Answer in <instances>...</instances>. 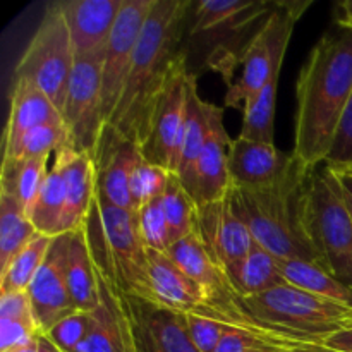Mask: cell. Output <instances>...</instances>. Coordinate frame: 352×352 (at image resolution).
I'll use <instances>...</instances> for the list:
<instances>
[{"label":"cell","instance_id":"1","mask_svg":"<svg viewBox=\"0 0 352 352\" xmlns=\"http://www.w3.org/2000/svg\"><path fill=\"white\" fill-rule=\"evenodd\" d=\"M352 96V28L333 24L316 41L296 85L294 155L311 168L322 167Z\"/></svg>","mask_w":352,"mask_h":352},{"label":"cell","instance_id":"2","mask_svg":"<svg viewBox=\"0 0 352 352\" xmlns=\"http://www.w3.org/2000/svg\"><path fill=\"white\" fill-rule=\"evenodd\" d=\"M192 2L155 0L134 52L133 65L109 124L140 144L146 143L158 98L182 55Z\"/></svg>","mask_w":352,"mask_h":352},{"label":"cell","instance_id":"3","mask_svg":"<svg viewBox=\"0 0 352 352\" xmlns=\"http://www.w3.org/2000/svg\"><path fill=\"white\" fill-rule=\"evenodd\" d=\"M313 170L292 155L291 167L277 182L260 189L234 188V195L244 222L261 248L278 260L311 261L322 267L305 227V195Z\"/></svg>","mask_w":352,"mask_h":352},{"label":"cell","instance_id":"4","mask_svg":"<svg viewBox=\"0 0 352 352\" xmlns=\"http://www.w3.org/2000/svg\"><path fill=\"white\" fill-rule=\"evenodd\" d=\"M85 226L93 261L117 291L124 296L155 302L148 250L138 232L136 215L112 205L96 191Z\"/></svg>","mask_w":352,"mask_h":352},{"label":"cell","instance_id":"5","mask_svg":"<svg viewBox=\"0 0 352 352\" xmlns=\"http://www.w3.org/2000/svg\"><path fill=\"white\" fill-rule=\"evenodd\" d=\"M305 227L322 267L352 289V219L336 175L327 165L309 175Z\"/></svg>","mask_w":352,"mask_h":352},{"label":"cell","instance_id":"6","mask_svg":"<svg viewBox=\"0 0 352 352\" xmlns=\"http://www.w3.org/2000/svg\"><path fill=\"white\" fill-rule=\"evenodd\" d=\"M243 306L256 322L299 339H323L352 327V308L329 301L284 284L253 298H243Z\"/></svg>","mask_w":352,"mask_h":352},{"label":"cell","instance_id":"7","mask_svg":"<svg viewBox=\"0 0 352 352\" xmlns=\"http://www.w3.org/2000/svg\"><path fill=\"white\" fill-rule=\"evenodd\" d=\"M311 3V0L275 2V9L239 58V78L227 85V107L244 109L260 95L274 76L280 74L292 30Z\"/></svg>","mask_w":352,"mask_h":352},{"label":"cell","instance_id":"8","mask_svg":"<svg viewBox=\"0 0 352 352\" xmlns=\"http://www.w3.org/2000/svg\"><path fill=\"white\" fill-rule=\"evenodd\" d=\"M74 64L76 55L60 2H52L45 7L43 17L17 62L12 78L33 81L62 113Z\"/></svg>","mask_w":352,"mask_h":352},{"label":"cell","instance_id":"9","mask_svg":"<svg viewBox=\"0 0 352 352\" xmlns=\"http://www.w3.org/2000/svg\"><path fill=\"white\" fill-rule=\"evenodd\" d=\"M105 54L78 58L74 64L62 120L67 127L72 150L93 155L105 127L102 98V72Z\"/></svg>","mask_w":352,"mask_h":352},{"label":"cell","instance_id":"10","mask_svg":"<svg viewBox=\"0 0 352 352\" xmlns=\"http://www.w3.org/2000/svg\"><path fill=\"white\" fill-rule=\"evenodd\" d=\"M189 74L191 72L188 69V58L182 52L158 98L151 117L150 134L146 143L141 148V153L148 162L165 168L170 174H177L179 162H181L182 136H184L186 112H188Z\"/></svg>","mask_w":352,"mask_h":352},{"label":"cell","instance_id":"11","mask_svg":"<svg viewBox=\"0 0 352 352\" xmlns=\"http://www.w3.org/2000/svg\"><path fill=\"white\" fill-rule=\"evenodd\" d=\"M196 230L213 258L222 265L232 284L236 285L241 267L256 241L237 208L234 186L227 196L219 201L198 206Z\"/></svg>","mask_w":352,"mask_h":352},{"label":"cell","instance_id":"12","mask_svg":"<svg viewBox=\"0 0 352 352\" xmlns=\"http://www.w3.org/2000/svg\"><path fill=\"white\" fill-rule=\"evenodd\" d=\"M153 6L155 0H124V6L110 34L102 72L103 113L107 124L119 105L133 65L138 41Z\"/></svg>","mask_w":352,"mask_h":352},{"label":"cell","instance_id":"13","mask_svg":"<svg viewBox=\"0 0 352 352\" xmlns=\"http://www.w3.org/2000/svg\"><path fill=\"white\" fill-rule=\"evenodd\" d=\"M138 352H199L188 330V318L158 302L124 296Z\"/></svg>","mask_w":352,"mask_h":352},{"label":"cell","instance_id":"14","mask_svg":"<svg viewBox=\"0 0 352 352\" xmlns=\"http://www.w3.org/2000/svg\"><path fill=\"white\" fill-rule=\"evenodd\" d=\"M67 246L69 234H62L52 241L43 265L28 289L34 322L41 336H45L55 323L64 320L65 316L78 311L65 275Z\"/></svg>","mask_w":352,"mask_h":352},{"label":"cell","instance_id":"15","mask_svg":"<svg viewBox=\"0 0 352 352\" xmlns=\"http://www.w3.org/2000/svg\"><path fill=\"white\" fill-rule=\"evenodd\" d=\"M143 157L140 144L124 136L116 127L105 124L91 158L95 164L96 191L112 205L133 212L131 177Z\"/></svg>","mask_w":352,"mask_h":352},{"label":"cell","instance_id":"16","mask_svg":"<svg viewBox=\"0 0 352 352\" xmlns=\"http://www.w3.org/2000/svg\"><path fill=\"white\" fill-rule=\"evenodd\" d=\"M148 263H150V278L151 285H153L155 302L186 316L215 320V322H222L232 327L230 320L223 313H220L215 306H212L201 287L192 278H189L170 260L167 253L148 250Z\"/></svg>","mask_w":352,"mask_h":352},{"label":"cell","instance_id":"17","mask_svg":"<svg viewBox=\"0 0 352 352\" xmlns=\"http://www.w3.org/2000/svg\"><path fill=\"white\" fill-rule=\"evenodd\" d=\"M124 0H64V19L78 58L103 55Z\"/></svg>","mask_w":352,"mask_h":352},{"label":"cell","instance_id":"18","mask_svg":"<svg viewBox=\"0 0 352 352\" xmlns=\"http://www.w3.org/2000/svg\"><path fill=\"white\" fill-rule=\"evenodd\" d=\"M96 268L100 302L91 311V330L78 352H138L122 294Z\"/></svg>","mask_w":352,"mask_h":352},{"label":"cell","instance_id":"19","mask_svg":"<svg viewBox=\"0 0 352 352\" xmlns=\"http://www.w3.org/2000/svg\"><path fill=\"white\" fill-rule=\"evenodd\" d=\"M292 164L275 144L236 138L229 148V175L234 188L260 189L277 182Z\"/></svg>","mask_w":352,"mask_h":352},{"label":"cell","instance_id":"20","mask_svg":"<svg viewBox=\"0 0 352 352\" xmlns=\"http://www.w3.org/2000/svg\"><path fill=\"white\" fill-rule=\"evenodd\" d=\"M208 138L196 168V196L198 206L219 201L232 188L229 175V148L232 140L223 126V110L208 102Z\"/></svg>","mask_w":352,"mask_h":352},{"label":"cell","instance_id":"21","mask_svg":"<svg viewBox=\"0 0 352 352\" xmlns=\"http://www.w3.org/2000/svg\"><path fill=\"white\" fill-rule=\"evenodd\" d=\"M65 182L64 234L79 229L88 220L96 198V174L91 155L79 153L71 146L55 155Z\"/></svg>","mask_w":352,"mask_h":352},{"label":"cell","instance_id":"22","mask_svg":"<svg viewBox=\"0 0 352 352\" xmlns=\"http://www.w3.org/2000/svg\"><path fill=\"white\" fill-rule=\"evenodd\" d=\"M54 120H62V113L52 100L30 79L12 78L9 117L3 131V155L9 153L30 131Z\"/></svg>","mask_w":352,"mask_h":352},{"label":"cell","instance_id":"23","mask_svg":"<svg viewBox=\"0 0 352 352\" xmlns=\"http://www.w3.org/2000/svg\"><path fill=\"white\" fill-rule=\"evenodd\" d=\"M208 102L201 100L196 85V76L189 74L188 81V112H186V127L182 136L181 162H179L177 177L186 191L196 196V168L201 151L208 138Z\"/></svg>","mask_w":352,"mask_h":352},{"label":"cell","instance_id":"24","mask_svg":"<svg viewBox=\"0 0 352 352\" xmlns=\"http://www.w3.org/2000/svg\"><path fill=\"white\" fill-rule=\"evenodd\" d=\"M65 275H67L69 291H71L72 301L78 311H95L100 302V294L86 226L69 232Z\"/></svg>","mask_w":352,"mask_h":352},{"label":"cell","instance_id":"25","mask_svg":"<svg viewBox=\"0 0 352 352\" xmlns=\"http://www.w3.org/2000/svg\"><path fill=\"white\" fill-rule=\"evenodd\" d=\"M48 158H17L2 160L0 168V195L16 199L24 212L31 215L45 177L48 174Z\"/></svg>","mask_w":352,"mask_h":352},{"label":"cell","instance_id":"26","mask_svg":"<svg viewBox=\"0 0 352 352\" xmlns=\"http://www.w3.org/2000/svg\"><path fill=\"white\" fill-rule=\"evenodd\" d=\"M280 268L287 284L352 308V289L337 280L320 265L302 260H280Z\"/></svg>","mask_w":352,"mask_h":352},{"label":"cell","instance_id":"27","mask_svg":"<svg viewBox=\"0 0 352 352\" xmlns=\"http://www.w3.org/2000/svg\"><path fill=\"white\" fill-rule=\"evenodd\" d=\"M64 215L65 182L62 167L55 162L45 177L30 219L38 234L47 237H58L64 234Z\"/></svg>","mask_w":352,"mask_h":352},{"label":"cell","instance_id":"28","mask_svg":"<svg viewBox=\"0 0 352 352\" xmlns=\"http://www.w3.org/2000/svg\"><path fill=\"white\" fill-rule=\"evenodd\" d=\"M38 236L23 206L10 196L0 195V272Z\"/></svg>","mask_w":352,"mask_h":352},{"label":"cell","instance_id":"29","mask_svg":"<svg viewBox=\"0 0 352 352\" xmlns=\"http://www.w3.org/2000/svg\"><path fill=\"white\" fill-rule=\"evenodd\" d=\"M284 284L287 282L282 275L280 260L258 243L254 244L237 275V292L243 298H253V296H260Z\"/></svg>","mask_w":352,"mask_h":352},{"label":"cell","instance_id":"30","mask_svg":"<svg viewBox=\"0 0 352 352\" xmlns=\"http://www.w3.org/2000/svg\"><path fill=\"white\" fill-rule=\"evenodd\" d=\"M54 239L55 237H47L40 234L36 239L31 241L23 251H19L12 258V261L0 272V294L30 289L31 282L36 277L38 270L47 258Z\"/></svg>","mask_w":352,"mask_h":352},{"label":"cell","instance_id":"31","mask_svg":"<svg viewBox=\"0 0 352 352\" xmlns=\"http://www.w3.org/2000/svg\"><path fill=\"white\" fill-rule=\"evenodd\" d=\"M278 76L268 81L260 91V95L248 103L243 109V129L239 136L248 140L260 141V143H274V119H275V103H277V88Z\"/></svg>","mask_w":352,"mask_h":352},{"label":"cell","instance_id":"32","mask_svg":"<svg viewBox=\"0 0 352 352\" xmlns=\"http://www.w3.org/2000/svg\"><path fill=\"white\" fill-rule=\"evenodd\" d=\"M256 2L251 0H201L192 2L191 12H189L186 33L189 36L206 33L210 30L229 24L239 19L243 14L251 10Z\"/></svg>","mask_w":352,"mask_h":352},{"label":"cell","instance_id":"33","mask_svg":"<svg viewBox=\"0 0 352 352\" xmlns=\"http://www.w3.org/2000/svg\"><path fill=\"white\" fill-rule=\"evenodd\" d=\"M162 206H164L174 243L195 232L196 223H198V205L175 174L170 175L167 189L162 196Z\"/></svg>","mask_w":352,"mask_h":352},{"label":"cell","instance_id":"34","mask_svg":"<svg viewBox=\"0 0 352 352\" xmlns=\"http://www.w3.org/2000/svg\"><path fill=\"white\" fill-rule=\"evenodd\" d=\"M71 146L67 127L64 120L43 124L30 131L2 160H17V158H48L50 153L57 155L62 148Z\"/></svg>","mask_w":352,"mask_h":352},{"label":"cell","instance_id":"35","mask_svg":"<svg viewBox=\"0 0 352 352\" xmlns=\"http://www.w3.org/2000/svg\"><path fill=\"white\" fill-rule=\"evenodd\" d=\"M318 346L320 344L302 342V340L287 339V337L229 329L215 352H296Z\"/></svg>","mask_w":352,"mask_h":352},{"label":"cell","instance_id":"36","mask_svg":"<svg viewBox=\"0 0 352 352\" xmlns=\"http://www.w3.org/2000/svg\"><path fill=\"white\" fill-rule=\"evenodd\" d=\"M170 172L158 165L151 164L146 158L141 157L136 164L131 177V203H133V213H136L141 206L148 205L153 199L164 196L170 181Z\"/></svg>","mask_w":352,"mask_h":352},{"label":"cell","instance_id":"37","mask_svg":"<svg viewBox=\"0 0 352 352\" xmlns=\"http://www.w3.org/2000/svg\"><path fill=\"white\" fill-rule=\"evenodd\" d=\"M134 215H136L138 232H140L144 248L158 251V253H167L174 244V239H172L170 227H168L167 217H165L164 206H162V198L141 206Z\"/></svg>","mask_w":352,"mask_h":352},{"label":"cell","instance_id":"38","mask_svg":"<svg viewBox=\"0 0 352 352\" xmlns=\"http://www.w3.org/2000/svg\"><path fill=\"white\" fill-rule=\"evenodd\" d=\"M91 330V313L76 311L55 323L45 336L60 352H78Z\"/></svg>","mask_w":352,"mask_h":352},{"label":"cell","instance_id":"39","mask_svg":"<svg viewBox=\"0 0 352 352\" xmlns=\"http://www.w3.org/2000/svg\"><path fill=\"white\" fill-rule=\"evenodd\" d=\"M323 165L332 170H352V96L340 120L332 151Z\"/></svg>","mask_w":352,"mask_h":352},{"label":"cell","instance_id":"40","mask_svg":"<svg viewBox=\"0 0 352 352\" xmlns=\"http://www.w3.org/2000/svg\"><path fill=\"white\" fill-rule=\"evenodd\" d=\"M186 318H188L189 336L199 352H215L226 337L227 330L232 329L215 320L199 318V316H186Z\"/></svg>","mask_w":352,"mask_h":352},{"label":"cell","instance_id":"41","mask_svg":"<svg viewBox=\"0 0 352 352\" xmlns=\"http://www.w3.org/2000/svg\"><path fill=\"white\" fill-rule=\"evenodd\" d=\"M38 336L41 333L31 323L0 318V352H10L17 347L26 346L33 342Z\"/></svg>","mask_w":352,"mask_h":352},{"label":"cell","instance_id":"42","mask_svg":"<svg viewBox=\"0 0 352 352\" xmlns=\"http://www.w3.org/2000/svg\"><path fill=\"white\" fill-rule=\"evenodd\" d=\"M0 318L17 320V322L31 323V325L36 327L28 291L2 292L0 294Z\"/></svg>","mask_w":352,"mask_h":352},{"label":"cell","instance_id":"43","mask_svg":"<svg viewBox=\"0 0 352 352\" xmlns=\"http://www.w3.org/2000/svg\"><path fill=\"white\" fill-rule=\"evenodd\" d=\"M322 346L332 352H352V327L325 337Z\"/></svg>","mask_w":352,"mask_h":352},{"label":"cell","instance_id":"44","mask_svg":"<svg viewBox=\"0 0 352 352\" xmlns=\"http://www.w3.org/2000/svg\"><path fill=\"white\" fill-rule=\"evenodd\" d=\"M332 170V168H330ZM333 175L337 179V184H339L340 192L344 196V201H346L347 208H349L351 219H352V172L346 170H332Z\"/></svg>","mask_w":352,"mask_h":352},{"label":"cell","instance_id":"45","mask_svg":"<svg viewBox=\"0 0 352 352\" xmlns=\"http://www.w3.org/2000/svg\"><path fill=\"white\" fill-rule=\"evenodd\" d=\"M333 24L352 28V0H342L333 9Z\"/></svg>","mask_w":352,"mask_h":352},{"label":"cell","instance_id":"46","mask_svg":"<svg viewBox=\"0 0 352 352\" xmlns=\"http://www.w3.org/2000/svg\"><path fill=\"white\" fill-rule=\"evenodd\" d=\"M10 352H60L54 344L48 340L47 336H38L33 342L26 344L23 347H17V349Z\"/></svg>","mask_w":352,"mask_h":352},{"label":"cell","instance_id":"47","mask_svg":"<svg viewBox=\"0 0 352 352\" xmlns=\"http://www.w3.org/2000/svg\"><path fill=\"white\" fill-rule=\"evenodd\" d=\"M296 352H332V351L325 349L323 346H318V347H313V349H301V351H296Z\"/></svg>","mask_w":352,"mask_h":352},{"label":"cell","instance_id":"48","mask_svg":"<svg viewBox=\"0 0 352 352\" xmlns=\"http://www.w3.org/2000/svg\"><path fill=\"white\" fill-rule=\"evenodd\" d=\"M346 172H352V170H346Z\"/></svg>","mask_w":352,"mask_h":352}]
</instances>
